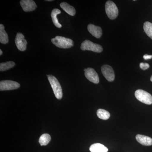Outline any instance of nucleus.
I'll list each match as a JSON object with an SVG mask.
<instances>
[{"label": "nucleus", "instance_id": "7", "mask_svg": "<svg viewBox=\"0 0 152 152\" xmlns=\"http://www.w3.org/2000/svg\"><path fill=\"white\" fill-rule=\"evenodd\" d=\"M85 75L86 78L90 81L95 84H98L99 82V78L96 72L94 69L88 68L85 69Z\"/></svg>", "mask_w": 152, "mask_h": 152}, {"label": "nucleus", "instance_id": "22", "mask_svg": "<svg viewBox=\"0 0 152 152\" xmlns=\"http://www.w3.org/2000/svg\"><path fill=\"white\" fill-rule=\"evenodd\" d=\"M143 58L144 59L146 60L150 59L152 58V56H151V55L145 54L144 55V56H143Z\"/></svg>", "mask_w": 152, "mask_h": 152}, {"label": "nucleus", "instance_id": "24", "mask_svg": "<svg viewBox=\"0 0 152 152\" xmlns=\"http://www.w3.org/2000/svg\"><path fill=\"white\" fill-rule=\"evenodd\" d=\"M46 1H53V0H47Z\"/></svg>", "mask_w": 152, "mask_h": 152}, {"label": "nucleus", "instance_id": "10", "mask_svg": "<svg viewBox=\"0 0 152 152\" xmlns=\"http://www.w3.org/2000/svg\"><path fill=\"white\" fill-rule=\"evenodd\" d=\"M20 4L25 12H31L37 7V4L33 0H21L20 1Z\"/></svg>", "mask_w": 152, "mask_h": 152}, {"label": "nucleus", "instance_id": "21", "mask_svg": "<svg viewBox=\"0 0 152 152\" xmlns=\"http://www.w3.org/2000/svg\"><path fill=\"white\" fill-rule=\"evenodd\" d=\"M140 67L143 70L148 69L149 68L150 65L147 63H141L140 65Z\"/></svg>", "mask_w": 152, "mask_h": 152}, {"label": "nucleus", "instance_id": "25", "mask_svg": "<svg viewBox=\"0 0 152 152\" xmlns=\"http://www.w3.org/2000/svg\"><path fill=\"white\" fill-rule=\"evenodd\" d=\"M151 81L152 82V75L151 77Z\"/></svg>", "mask_w": 152, "mask_h": 152}, {"label": "nucleus", "instance_id": "19", "mask_svg": "<svg viewBox=\"0 0 152 152\" xmlns=\"http://www.w3.org/2000/svg\"><path fill=\"white\" fill-rule=\"evenodd\" d=\"M15 66V63L13 61H9L1 63L0 64V71L1 72L7 70Z\"/></svg>", "mask_w": 152, "mask_h": 152}, {"label": "nucleus", "instance_id": "9", "mask_svg": "<svg viewBox=\"0 0 152 152\" xmlns=\"http://www.w3.org/2000/svg\"><path fill=\"white\" fill-rule=\"evenodd\" d=\"M15 42L17 48L19 50L21 51L26 50L27 42L25 39L24 36L22 33H17Z\"/></svg>", "mask_w": 152, "mask_h": 152}, {"label": "nucleus", "instance_id": "13", "mask_svg": "<svg viewBox=\"0 0 152 152\" xmlns=\"http://www.w3.org/2000/svg\"><path fill=\"white\" fill-rule=\"evenodd\" d=\"M90 151L91 152H108V149L102 144L95 143L91 146Z\"/></svg>", "mask_w": 152, "mask_h": 152}, {"label": "nucleus", "instance_id": "18", "mask_svg": "<svg viewBox=\"0 0 152 152\" xmlns=\"http://www.w3.org/2000/svg\"><path fill=\"white\" fill-rule=\"evenodd\" d=\"M51 140V137L48 134H44L40 137L39 142L41 146H46L49 143Z\"/></svg>", "mask_w": 152, "mask_h": 152}, {"label": "nucleus", "instance_id": "12", "mask_svg": "<svg viewBox=\"0 0 152 152\" xmlns=\"http://www.w3.org/2000/svg\"><path fill=\"white\" fill-rule=\"evenodd\" d=\"M136 138L137 142L143 145L151 146L152 145V139L148 136L137 134L136 136Z\"/></svg>", "mask_w": 152, "mask_h": 152}, {"label": "nucleus", "instance_id": "3", "mask_svg": "<svg viewBox=\"0 0 152 152\" xmlns=\"http://www.w3.org/2000/svg\"><path fill=\"white\" fill-rule=\"evenodd\" d=\"M105 11L108 17L111 20L116 18L118 15V10L115 4L111 1H107L105 4Z\"/></svg>", "mask_w": 152, "mask_h": 152}, {"label": "nucleus", "instance_id": "14", "mask_svg": "<svg viewBox=\"0 0 152 152\" xmlns=\"http://www.w3.org/2000/svg\"><path fill=\"white\" fill-rule=\"evenodd\" d=\"M60 7L67 13L72 16H74L76 14L75 9L72 6L70 5L68 3L63 2L60 4Z\"/></svg>", "mask_w": 152, "mask_h": 152}, {"label": "nucleus", "instance_id": "4", "mask_svg": "<svg viewBox=\"0 0 152 152\" xmlns=\"http://www.w3.org/2000/svg\"><path fill=\"white\" fill-rule=\"evenodd\" d=\"M135 96L137 99L143 103L151 105L152 104V96L149 93L144 90L139 89L135 92Z\"/></svg>", "mask_w": 152, "mask_h": 152}, {"label": "nucleus", "instance_id": "1", "mask_svg": "<svg viewBox=\"0 0 152 152\" xmlns=\"http://www.w3.org/2000/svg\"><path fill=\"white\" fill-rule=\"evenodd\" d=\"M47 76L55 96L58 99H61L63 97V92L59 82L54 76L52 75H47Z\"/></svg>", "mask_w": 152, "mask_h": 152}, {"label": "nucleus", "instance_id": "2", "mask_svg": "<svg viewBox=\"0 0 152 152\" xmlns=\"http://www.w3.org/2000/svg\"><path fill=\"white\" fill-rule=\"evenodd\" d=\"M51 41L55 45L61 48H70L74 45L73 41L72 39L61 36H57L53 38Z\"/></svg>", "mask_w": 152, "mask_h": 152}, {"label": "nucleus", "instance_id": "15", "mask_svg": "<svg viewBox=\"0 0 152 152\" xmlns=\"http://www.w3.org/2000/svg\"><path fill=\"white\" fill-rule=\"evenodd\" d=\"M0 42L1 43L6 44L9 42V37L7 34L4 30V25H0Z\"/></svg>", "mask_w": 152, "mask_h": 152}, {"label": "nucleus", "instance_id": "5", "mask_svg": "<svg viewBox=\"0 0 152 152\" xmlns=\"http://www.w3.org/2000/svg\"><path fill=\"white\" fill-rule=\"evenodd\" d=\"M81 49L82 50H89L100 53L103 51V48L100 45L94 43L88 40H86L81 45Z\"/></svg>", "mask_w": 152, "mask_h": 152}, {"label": "nucleus", "instance_id": "23", "mask_svg": "<svg viewBox=\"0 0 152 152\" xmlns=\"http://www.w3.org/2000/svg\"><path fill=\"white\" fill-rule=\"evenodd\" d=\"M2 54H3L2 51L1 50H0V55H1H1H2Z\"/></svg>", "mask_w": 152, "mask_h": 152}, {"label": "nucleus", "instance_id": "20", "mask_svg": "<svg viewBox=\"0 0 152 152\" xmlns=\"http://www.w3.org/2000/svg\"><path fill=\"white\" fill-rule=\"evenodd\" d=\"M143 28L144 31L148 37L152 39V23L149 22H146L144 23Z\"/></svg>", "mask_w": 152, "mask_h": 152}, {"label": "nucleus", "instance_id": "17", "mask_svg": "<svg viewBox=\"0 0 152 152\" xmlns=\"http://www.w3.org/2000/svg\"><path fill=\"white\" fill-rule=\"evenodd\" d=\"M97 115L101 119L107 120L110 117V114L106 110L99 109L97 111Z\"/></svg>", "mask_w": 152, "mask_h": 152}, {"label": "nucleus", "instance_id": "16", "mask_svg": "<svg viewBox=\"0 0 152 152\" xmlns=\"http://www.w3.org/2000/svg\"><path fill=\"white\" fill-rule=\"evenodd\" d=\"M61 13V11L58 9H54L51 12V16L52 20L53 23L56 27L61 28L62 27V25L59 23L58 19L57 18V15Z\"/></svg>", "mask_w": 152, "mask_h": 152}, {"label": "nucleus", "instance_id": "11", "mask_svg": "<svg viewBox=\"0 0 152 152\" xmlns=\"http://www.w3.org/2000/svg\"><path fill=\"white\" fill-rule=\"evenodd\" d=\"M88 29L92 35L98 39L101 37L102 35V31L100 27L90 24L88 26Z\"/></svg>", "mask_w": 152, "mask_h": 152}, {"label": "nucleus", "instance_id": "8", "mask_svg": "<svg viewBox=\"0 0 152 152\" xmlns=\"http://www.w3.org/2000/svg\"><path fill=\"white\" fill-rule=\"evenodd\" d=\"M101 70L104 77L109 82L113 81L115 74L113 68L108 65H104L101 68Z\"/></svg>", "mask_w": 152, "mask_h": 152}, {"label": "nucleus", "instance_id": "6", "mask_svg": "<svg viewBox=\"0 0 152 152\" xmlns=\"http://www.w3.org/2000/svg\"><path fill=\"white\" fill-rule=\"evenodd\" d=\"M20 87L19 83L12 80H3L0 82V91L17 89Z\"/></svg>", "mask_w": 152, "mask_h": 152}]
</instances>
